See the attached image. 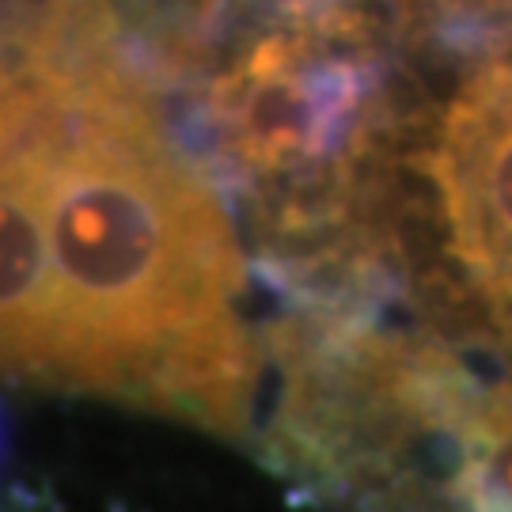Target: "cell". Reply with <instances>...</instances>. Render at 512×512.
<instances>
[{"instance_id": "8992f818", "label": "cell", "mask_w": 512, "mask_h": 512, "mask_svg": "<svg viewBox=\"0 0 512 512\" xmlns=\"http://www.w3.org/2000/svg\"><path fill=\"white\" fill-rule=\"evenodd\" d=\"M4 444H8V425H4V410H0V456H4Z\"/></svg>"}, {"instance_id": "7a4b0ae2", "label": "cell", "mask_w": 512, "mask_h": 512, "mask_svg": "<svg viewBox=\"0 0 512 512\" xmlns=\"http://www.w3.org/2000/svg\"><path fill=\"white\" fill-rule=\"evenodd\" d=\"M433 50L395 0H232L183 141L285 308L391 311L387 202Z\"/></svg>"}, {"instance_id": "277c9868", "label": "cell", "mask_w": 512, "mask_h": 512, "mask_svg": "<svg viewBox=\"0 0 512 512\" xmlns=\"http://www.w3.org/2000/svg\"><path fill=\"white\" fill-rule=\"evenodd\" d=\"M35 122L0 156V380L61 391V334Z\"/></svg>"}, {"instance_id": "5b68a950", "label": "cell", "mask_w": 512, "mask_h": 512, "mask_svg": "<svg viewBox=\"0 0 512 512\" xmlns=\"http://www.w3.org/2000/svg\"><path fill=\"white\" fill-rule=\"evenodd\" d=\"M46 92H50V88L38 84V80L0 84V156L31 129L35 114L42 110V103H46Z\"/></svg>"}, {"instance_id": "6da1fadb", "label": "cell", "mask_w": 512, "mask_h": 512, "mask_svg": "<svg viewBox=\"0 0 512 512\" xmlns=\"http://www.w3.org/2000/svg\"><path fill=\"white\" fill-rule=\"evenodd\" d=\"M61 391L247 444L266 384L243 319L247 247L164 99L129 80L50 88L35 122Z\"/></svg>"}, {"instance_id": "3957f363", "label": "cell", "mask_w": 512, "mask_h": 512, "mask_svg": "<svg viewBox=\"0 0 512 512\" xmlns=\"http://www.w3.org/2000/svg\"><path fill=\"white\" fill-rule=\"evenodd\" d=\"M391 311L512 372V31L433 50L387 202Z\"/></svg>"}]
</instances>
